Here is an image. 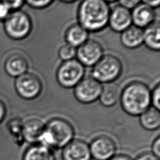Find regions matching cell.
I'll list each match as a JSON object with an SVG mask.
<instances>
[{
	"mask_svg": "<svg viewBox=\"0 0 160 160\" xmlns=\"http://www.w3.org/2000/svg\"><path fill=\"white\" fill-rule=\"evenodd\" d=\"M76 55V48L68 44L62 45L58 50L59 58L62 61H66L74 59Z\"/></svg>",
	"mask_w": 160,
	"mask_h": 160,
	"instance_id": "603a6c76",
	"label": "cell"
},
{
	"mask_svg": "<svg viewBox=\"0 0 160 160\" xmlns=\"http://www.w3.org/2000/svg\"><path fill=\"white\" fill-rule=\"evenodd\" d=\"M151 149H152V153L154 154L156 156L159 158L160 156V137L159 136H157L156 138L154 139L152 146H151Z\"/></svg>",
	"mask_w": 160,
	"mask_h": 160,
	"instance_id": "f1b7e54d",
	"label": "cell"
},
{
	"mask_svg": "<svg viewBox=\"0 0 160 160\" xmlns=\"http://www.w3.org/2000/svg\"><path fill=\"white\" fill-rule=\"evenodd\" d=\"M89 147L91 158L95 160H109L115 155L116 151L114 141L106 136L96 137Z\"/></svg>",
	"mask_w": 160,
	"mask_h": 160,
	"instance_id": "30bf717a",
	"label": "cell"
},
{
	"mask_svg": "<svg viewBox=\"0 0 160 160\" xmlns=\"http://www.w3.org/2000/svg\"><path fill=\"white\" fill-rule=\"evenodd\" d=\"M131 12L132 24L141 29L146 28L155 21L154 10L141 1Z\"/></svg>",
	"mask_w": 160,
	"mask_h": 160,
	"instance_id": "4fadbf2b",
	"label": "cell"
},
{
	"mask_svg": "<svg viewBox=\"0 0 160 160\" xmlns=\"http://www.w3.org/2000/svg\"><path fill=\"white\" fill-rule=\"evenodd\" d=\"M108 24L116 32H122L132 25L131 11L117 5L111 9Z\"/></svg>",
	"mask_w": 160,
	"mask_h": 160,
	"instance_id": "8fae6325",
	"label": "cell"
},
{
	"mask_svg": "<svg viewBox=\"0 0 160 160\" xmlns=\"http://www.w3.org/2000/svg\"><path fill=\"white\" fill-rule=\"evenodd\" d=\"M103 56L101 44L94 39H88L76 49V59L84 66H94Z\"/></svg>",
	"mask_w": 160,
	"mask_h": 160,
	"instance_id": "9c48e42d",
	"label": "cell"
},
{
	"mask_svg": "<svg viewBox=\"0 0 160 160\" xmlns=\"http://www.w3.org/2000/svg\"><path fill=\"white\" fill-rule=\"evenodd\" d=\"M120 91L118 86L112 83L106 84L99 98L101 104L105 107H111L119 100Z\"/></svg>",
	"mask_w": 160,
	"mask_h": 160,
	"instance_id": "ffe728a7",
	"label": "cell"
},
{
	"mask_svg": "<svg viewBox=\"0 0 160 160\" xmlns=\"http://www.w3.org/2000/svg\"><path fill=\"white\" fill-rule=\"evenodd\" d=\"M62 160H91L89 145L84 141L73 139L62 152Z\"/></svg>",
	"mask_w": 160,
	"mask_h": 160,
	"instance_id": "7c38bea8",
	"label": "cell"
},
{
	"mask_svg": "<svg viewBox=\"0 0 160 160\" xmlns=\"http://www.w3.org/2000/svg\"><path fill=\"white\" fill-rule=\"evenodd\" d=\"M151 105L159 111L160 109V85L158 84L151 91Z\"/></svg>",
	"mask_w": 160,
	"mask_h": 160,
	"instance_id": "cb8c5ba5",
	"label": "cell"
},
{
	"mask_svg": "<svg viewBox=\"0 0 160 160\" xmlns=\"http://www.w3.org/2000/svg\"><path fill=\"white\" fill-rule=\"evenodd\" d=\"M102 89V84L92 76L84 77L74 88V95L79 102L91 104L99 99Z\"/></svg>",
	"mask_w": 160,
	"mask_h": 160,
	"instance_id": "ba28073f",
	"label": "cell"
},
{
	"mask_svg": "<svg viewBox=\"0 0 160 160\" xmlns=\"http://www.w3.org/2000/svg\"><path fill=\"white\" fill-rule=\"evenodd\" d=\"M8 8H9L11 12L21 10V8L25 3V1L22 0H17V1H4Z\"/></svg>",
	"mask_w": 160,
	"mask_h": 160,
	"instance_id": "484cf974",
	"label": "cell"
},
{
	"mask_svg": "<svg viewBox=\"0 0 160 160\" xmlns=\"http://www.w3.org/2000/svg\"><path fill=\"white\" fill-rule=\"evenodd\" d=\"M29 6L34 9H44L49 6L52 3L54 2L51 0H44V1H27L25 2Z\"/></svg>",
	"mask_w": 160,
	"mask_h": 160,
	"instance_id": "d4e9b609",
	"label": "cell"
},
{
	"mask_svg": "<svg viewBox=\"0 0 160 160\" xmlns=\"http://www.w3.org/2000/svg\"><path fill=\"white\" fill-rule=\"evenodd\" d=\"M89 33L79 24L69 26L65 32L67 44L76 48L84 43L88 39Z\"/></svg>",
	"mask_w": 160,
	"mask_h": 160,
	"instance_id": "ac0fdd59",
	"label": "cell"
},
{
	"mask_svg": "<svg viewBox=\"0 0 160 160\" xmlns=\"http://www.w3.org/2000/svg\"><path fill=\"white\" fill-rule=\"evenodd\" d=\"M144 4H145L146 5H147L148 6L150 7L151 8L153 9L154 8H156L158 7H159V4H160V1H142Z\"/></svg>",
	"mask_w": 160,
	"mask_h": 160,
	"instance_id": "1f68e13d",
	"label": "cell"
},
{
	"mask_svg": "<svg viewBox=\"0 0 160 160\" xmlns=\"http://www.w3.org/2000/svg\"><path fill=\"white\" fill-rule=\"evenodd\" d=\"M159 23L154 21L143 30V43L149 49L159 51L160 49Z\"/></svg>",
	"mask_w": 160,
	"mask_h": 160,
	"instance_id": "d6986e66",
	"label": "cell"
},
{
	"mask_svg": "<svg viewBox=\"0 0 160 160\" xmlns=\"http://www.w3.org/2000/svg\"><path fill=\"white\" fill-rule=\"evenodd\" d=\"M141 1H138V0H131V1H120L119 2L120 6H122L123 8L131 11V9L132 10Z\"/></svg>",
	"mask_w": 160,
	"mask_h": 160,
	"instance_id": "83f0119b",
	"label": "cell"
},
{
	"mask_svg": "<svg viewBox=\"0 0 160 160\" xmlns=\"http://www.w3.org/2000/svg\"><path fill=\"white\" fill-rule=\"evenodd\" d=\"M120 40L122 44L126 48H137L143 43V30L131 25L121 32Z\"/></svg>",
	"mask_w": 160,
	"mask_h": 160,
	"instance_id": "2e32d148",
	"label": "cell"
},
{
	"mask_svg": "<svg viewBox=\"0 0 160 160\" xmlns=\"http://www.w3.org/2000/svg\"><path fill=\"white\" fill-rule=\"evenodd\" d=\"M74 129L67 120L56 118L50 119L44 126L39 144L52 149L65 147L74 139Z\"/></svg>",
	"mask_w": 160,
	"mask_h": 160,
	"instance_id": "3957f363",
	"label": "cell"
},
{
	"mask_svg": "<svg viewBox=\"0 0 160 160\" xmlns=\"http://www.w3.org/2000/svg\"><path fill=\"white\" fill-rule=\"evenodd\" d=\"M7 126L10 134L14 137L16 142L21 144L24 140L22 138V122L21 119L18 118L11 119Z\"/></svg>",
	"mask_w": 160,
	"mask_h": 160,
	"instance_id": "7402d4cb",
	"label": "cell"
},
{
	"mask_svg": "<svg viewBox=\"0 0 160 160\" xmlns=\"http://www.w3.org/2000/svg\"><path fill=\"white\" fill-rule=\"evenodd\" d=\"M14 89L19 97L25 100L37 98L42 90L41 79L35 74L26 72L16 78Z\"/></svg>",
	"mask_w": 160,
	"mask_h": 160,
	"instance_id": "52a82bcc",
	"label": "cell"
},
{
	"mask_svg": "<svg viewBox=\"0 0 160 160\" xmlns=\"http://www.w3.org/2000/svg\"><path fill=\"white\" fill-rule=\"evenodd\" d=\"M22 160H56V156L51 148L38 143L26 149Z\"/></svg>",
	"mask_w": 160,
	"mask_h": 160,
	"instance_id": "e0dca14e",
	"label": "cell"
},
{
	"mask_svg": "<svg viewBox=\"0 0 160 160\" xmlns=\"http://www.w3.org/2000/svg\"><path fill=\"white\" fill-rule=\"evenodd\" d=\"M6 115V107L4 102L0 99V124L2 122Z\"/></svg>",
	"mask_w": 160,
	"mask_h": 160,
	"instance_id": "4dcf8cb0",
	"label": "cell"
},
{
	"mask_svg": "<svg viewBox=\"0 0 160 160\" xmlns=\"http://www.w3.org/2000/svg\"><path fill=\"white\" fill-rule=\"evenodd\" d=\"M3 28L9 38L22 40L30 34L32 28V21L26 12L21 10L13 11L4 21Z\"/></svg>",
	"mask_w": 160,
	"mask_h": 160,
	"instance_id": "5b68a950",
	"label": "cell"
},
{
	"mask_svg": "<svg viewBox=\"0 0 160 160\" xmlns=\"http://www.w3.org/2000/svg\"><path fill=\"white\" fill-rule=\"evenodd\" d=\"M122 64L121 60L112 54L104 55L93 66L92 77L100 83H112L121 74Z\"/></svg>",
	"mask_w": 160,
	"mask_h": 160,
	"instance_id": "277c9868",
	"label": "cell"
},
{
	"mask_svg": "<svg viewBox=\"0 0 160 160\" xmlns=\"http://www.w3.org/2000/svg\"><path fill=\"white\" fill-rule=\"evenodd\" d=\"M109 160H132V159L126 154H118L114 155Z\"/></svg>",
	"mask_w": 160,
	"mask_h": 160,
	"instance_id": "d6a6232c",
	"label": "cell"
},
{
	"mask_svg": "<svg viewBox=\"0 0 160 160\" xmlns=\"http://www.w3.org/2000/svg\"><path fill=\"white\" fill-rule=\"evenodd\" d=\"M135 160H159V158L151 152H144L138 156Z\"/></svg>",
	"mask_w": 160,
	"mask_h": 160,
	"instance_id": "f546056e",
	"label": "cell"
},
{
	"mask_svg": "<svg viewBox=\"0 0 160 160\" xmlns=\"http://www.w3.org/2000/svg\"><path fill=\"white\" fill-rule=\"evenodd\" d=\"M84 66L76 59L63 61L56 71V79L64 88H74L84 78Z\"/></svg>",
	"mask_w": 160,
	"mask_h": 160,
	"instance_id": "8992f818",
	"label": "cell"
},
{
	"mask_svg": "<svg viewBox=\"0 0 160 160\" xmlns=\"http://www.w3.org/2000/svg\"><path fill=\"white\" fill-rule=\"evenodd\" d=\"M151 91L142 82L129 83L120 93L119 101L124 111L130 116H140L151 107Z\"/></svg>",
	"mask_w": 160,
	"mask_h": 160,
	"instance_id": "7a4b0ae2",
	"label": "cell"
},
{
	"mask_svg": "<svg viewBox=\"0 0 160 160\" xmlns=\"http://www.w3.org/2000/svg\"><path fill=\"white\" fill-rule=\"evenodd\" d=\"M111 9L107 1L85 0L78 9L79 24L88 32H98L108 24Z\"/></svg>",
	"mask_w": 160,
	"mask_h": 160,
	"instance_id": "6da1fadb",
	"label": "cell"
},
{
	"mask_svg": "<svg viewBox=\"0 0 160 160\" xmlns=\"http://www.w3.org/2000/svg\"><path fill=\"white\" fill-rule=\"evenodd\" d=\"M139 122L141 126L146 130L154 131L158 129L160 126L159 111L150 107L140 115Z\"/></svg>",
	"mask_w": 160,
	"mask_h": 160,
	"instance_id": "44dd1931",
	"label": "cell"
},
{
	"mask_svg": "<svg viewBox=\"0 0 160 160\" xmlns=\"http://www.w3.org/2000/svg\"><path fill=\"white\" fill-rule=\"evenodd\" d=\"M29 63L25 56L19 53L9 55L4 61V69L8 75L18 78L28 72Z\"/></svg>",
	"mask_w": 160,
	"mask_h": 160,
	"instance_id": "5bb4252c",
	"label": "cell"
},
{
	"mask_svg": "<svg viewBox=\"0 0 160 160\" xmlns=\"http://www.w3.org/2000/svg\"><path fill=\"white\" fill-rule=\"evenodd\" d=\"M11 11L4 1H0V21H5Z\"/></svg>",
	"mask_w": 160,
	"mask_h": 160,
	"instance_id": "4316f807",
	"label": "cell"
},
{
	"mask_svg": "<svg viewBox=\"0 0 160 160\" xmlns=\"http://www.w3.org/2000/svg\"><path fill=\"white\" fill-rule=\"evenodd\" d=\"M45 124L40 119L32 118L22 122V138L31 144L39 143Z\"/></svg>",
	"mask_w": 160,
	"mask_h": 160,
	"instance_id": "9a60e30c",
	"label": "cell"
}]
</instances>
